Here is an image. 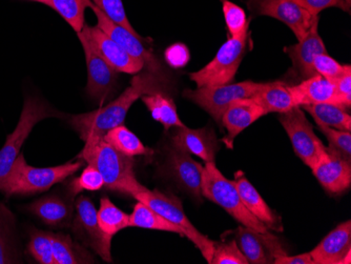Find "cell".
Wrapping results in <instances>:
<instances>
[{"label":"cell","instance_id":"cell-3","mask_svg":"<svg viewBox=\"0 0 351 264\" xmlns=\"http://www.w3.org/2000/svg\"><path fill=\"white\" fill-rule=\"evenodd\" d=\"M84 163V161L80 160L57 167H31L27 165L23 154H19L12 167L11 172L0 185V191L8 198L39 194L50 190L53 185L62 182L78 172Z\"/></svg>","mask_w":351,"mask_h":264},{"label":"cell","instance_id":"cell-30","mask_svg":"<svg viewBox=\"0 0 351 264\" xmlns=\"http://www.w3.org/2000/svg\"><path fill=\"white\" fill-rule=\"evenodd\" d=\"M104 139L119 153L132 158L136 156H147L153 155L154 153L153 149L145 147L139 138L128 128L124 127L123 124L110 130L104 136Z\"/></svg>","mask_w":351,"mask_h":264},{"label":"cell","instance_id":"cell-40","mask_svg":"<svg viewBox=\"0 0 351 264\" xmlns=\"http://www.w3.org/2000/svg\"><path fill=\"white\" fill-rule=\"evenodd\" d=\"M319 130L328 139L329 147L337 153L341 154L347 160L351 161V134L350 132L341 131L332 128L317 125Z\"/></svg>","mask_w":351,"mask_h":264},{"label":"cell","instance_id":"cell-9","mask_svg":"<svg viewBox=\"0 0 351 264\" xmlns=\"http://www.w3.org/2000/svg\"><path fill=\"white\" fill-rule=\"evenodd\" d=\"M279 121L289 135L297 156L313 169L320 160L326 147L315 135L304 111L301 106H295L291 111L280 114Z\"/></svg>","mask_w":351,"mask_h":264},{"label":"cell","instance_id":"cell-12","mask_svg":"<svg viewBox=\"0 0 351 264\" xmlns=\"http://www.w3.org/2000/svg\"><path fill=\"white\" fill-rule=\"evenodd\" d=\"M90 9L97 17V27L117 43L123 50L129 53L134 59L140 61L143 64L145 70L161 76H167L160 61L158 60L153 52L145 48L143 43L145 39L136 36L133 33L130 32L129 29L113 23L96 5H94V3L90 5Z\"/></svg>","mask_w":351,"mask_h":264},{"label":"cell","instance_id":"cell-10","mask_svg":"<svg viewBox=\"0 0 351 264\" xmlns=\"http://www.w3.org/2000/svg\"><path fill=\"white\" fill-rule=\"evenodd\" d=\"M75 211L76 213L71 226L76 239L82 242V245L90 248L104 261L110 263L113 261L110 251L113 237L106 234L100 228L97 210L92 200L88 197H79L75 204Z\"/></svg>","mask_w":351,"mask_h":264},{"label":"cell","instance_id":"cell-13","mask_svg":"<svg viewBox=\"0 0 351 264\" xmlns=\"http://www.w3.org/2000/svg\"><path fill=\"white\" fill-rule=\"evenodd\" d=\"M86 55L88 84L86 93L92 99L104 102L113 94L117 84V72L98 54L84 32L78 33Z\"/></svg>","mask_w":351,"mask_h":264},{"label":"cell","instance_id":"cell-39","mask_svg":"<svg viewBox=\"0 0 351 264\" xmlns=\"http://www.w3.org/2000/svg\"><path fill=\"white\" fill-rule=\"evenodd\" d=\"M349 67V64H341L327 53L317 55L313 59V70L315 74L321 75L331 82L339 78Z\"/></svg>","mask_w":351,"mask_h":264},{"label":"cell","instance_id":"cell-46","mask_svg":"<svg viewBox=\"0 0 351 264\" xmlns=\"http://www.w3.org/2000/svg\"><path fill=\"white\" fill-rule=\"evenodd\" d=\"M27 1H33V3H40L45 5V1H47V0H27Z\"/></svg>","mask_w":351,"mask_h":264},{"label":"cell","instance_id":"cell-38","mask_svg":"<svg viewBox=\"0 0 351 264\" xmlns=\"http://www.w3.org/2000/svg\"><path fill=\"white\" fill-rule=\"evenodd\" d=\"M210 264H248V261L240 251L236 240H232L224 243L215 242L214 253Z\"/></svg>","mask_w":351,"mask_h":264},{"label":"cell","instance_id":"cell-16","mask_svg":"<svg viewBox=\"0 0 351 264\" xmlns=\"http://www.w3.org/2000/svg\"><path fill=\"white\" fill-rule=\"evenodd\" d=\"M82 32L86 34L98 54L110 64L116 72L137 74L143 70V64L134 59L129 53L108 37L101 29L84 25Z\"/></svg>","mask_w":351,"mask_h":264},{"label":"cell","instance_id":"cell-6","mask_svg":"<svg viewBox=\"0 0 351 264\" xmlns=\"http://www.w3.org/2000/svg\"><path fill=\"white\" fill-rule=\"evenodd\" d=\"M62 114L55 110L45 100L36 96H27L17 127L8 135L7 141L0 149V185L11 172L12 167L21 154V147L32 130L38 122L51 117H60Z\"/></svg>","mask_w":351,"mask_h":264},{"label":"cell","instance_id":"cell-1","mask_svg":"<svg viewBox=\"0 0 351 264\" xmlns=\"http://www.w3.org/2000/svg\"><path fill=\"white\" fill-rule=\"evenodd\" d=\"M169 88L171 84L167 76H161L147 70L137 73L129 88L117 99L96 111L72 116L71 125L84 141L88 138L104 137L110 130L123 124L130 108L142 96L167 93Z\"/></svg>","mask_w":351,"mask_h":264},{"label":"cell","instance_id":"cell-42","mask_svg":"<svg viewBox=\"0 0 351 264\" xmlns=\"http://www.w3.org/2000/svg\"><path fill=\"white\" fill-rule=\"evenodd\" d=\"M333 82L336 86L339 104L345 110H349L351 106V67Z\"/></svg>","mask_w":351,"mask_h":264},{"label":"cell","instance_id":"cell-35","mask_svg":"<svg viewBox=\"0 0 351 264\" xmlns=\"http://www.w3.org/2000/svg\"><path fill=\"white\" fill-rule=\"evenodd\" d=\"M222 11L226 21V29L232 38L241 37L250 31V19H247L245 11L230 0H221Z\"/></svg>","mask_w":351,"mask_h":264},{"label":"cell","instance_id":"cell-44","mask_svg":"<svg viewBox=\"0 0 351 264\" xmlns=\"http://www.w3.org/2000/svg\"><path fill=\"white\" fill-rule=\"evenodd\" d=\"M274 263L276 264H315L311 254H300L295 256L282 255L276 258Z\"/></svg>","mask_w":351,"mask_h":264},{"label":"cell","instance_id":"cell-4","mask_svg":"<svg viewBox=\"0 0 351 264\" xmlns=\"http://www.w3.org/2000/svg\"><path fill=\"white\" fill-rule=\"evenodd\" d=\"M130 196L151 208L165 219L178 226L184 232V237L191 240L202 254L204 259L210 263L214 253L215 242L199 232L194 224L189 221L181 201L173 195L163 194L159 191H151L138 182L130 192Z\"/></svg>","mask_w":351,"mask_h":264},{"label":"cell","instance_id":"cell-17","mask_svg":"<svg viewBox=\"0 0 351 264\" xmlns=\"http://www.w3.org/2000/svg\"><path fill=\"white\" fill-rule=\"evenodd\" d=\"M173 149L195 155L205 163H215L217 152L220 149L218 138L212 129L193 130L187 128H176L171 136Z\"/></svg>","mask_w":351,"mask_h":264},{"label":"cell","instance_id":"cell-11","mask_svg":"<svg viewBox=\"0 0 351 264\" xmlns=\"http://www.w3.org/2000/svg\"><path fill=\"white\" fill-rule=\"evenodd\" d=\"M246 5L260 16L275 19L287 25L298 41L304 38L311 27L319 21V16L311 15L295 0H247Z\"/></svg>","mask_w":351,"mask_h":264},{"label":"cell","instance_id":"cell-36","mask_svg":"<svg viewBox=\"0 0 351 264\" xmlns=\"http://www.w3.org/2000/svg\"><path fill=\"white\" fill-rule=\"evenodd\" d=\"M104 188V180L96 167L88 165L82 174L73 179L69 184L71 196H76L84 191L95 192Z\"/></svg>","mask_w":351,"mask_h":264},{"label":"cell","instance_id":"cell-22","mask_svg":"<svg viewBox=\"0 0 351 264\" xmlns=\"http://www.w3.org/2000/svg\"><path fill=\"white\" fill-rule=\"evenodd\" d=\"M27 210L47 226L55 228L70 226L74 215L72 202L61 198L58 195L41 197L29 204Z\"/></svg>","mask_w":351,"mask_h":264},{"label":"cell","instance_id":"cell-24","mask_svg":"<svg viewBox=\"0 0 351 264\" xmlns=\"http://www.w3.org/2000/svg\"><path fill=\"white\" fill-rule=\"evenodd\" d=\"M234 183L248 212L254 215L266 228L282 232L281 220L279 217L268 206L265 200L247 178L244 175H237Z\"/></svg>","mask_w":351,"mask_h":264},{"label":"cell","instance_id":"cell-8","mask_svg":"<svg viewBox=\"0 0 351 264\" xmlns=\"http://www.w3.org/2000/svg\"><path fill=\"white\" fill-rule=\"evenodd\" d=\"M262 84L254 82H238L222 86H208L186 90L183 96L200 106L217 122H221L226 108L238 99L250 98L259 90Z\"/></svg>","mask_w":351,"mask_h":264},{"label":"cell","instance_id":"cell-2","mask_svg":"<svg viewBox=\"0 0 351 264\" xmlns=\"http://www.w3.org/2000/svg\"><path fill=\"white\" fill-rule=\"evenodd\" d=\"M77 158L99 171L108 190L129 195L139 181L134 172V160L104 141V137L86 139Z\"/></svg>","mask_w":351,"mask_h":264},{"label":"cell","instance_id":"cell-7","mask_svg":"<svg viewBox=\"0 0 351 264\" xmlns=\"http://www.w3.org/2000/svg\"><path fill=\"white\" fill-rule=\"evenodd\" d=\"M250 34L247 31L238 38L228 37L210 64L189 74V78L197 84V88L222 86L232 82L247 51Z\"/></svg>","mask_w":351,"mask_h":264},{"label":"cell","instance_id":"cell-41","mask_svg":"<svg viewBox=\"0 0 351 264\" xmlns=\"http://www.w3.org/2000/svg\"><path fill=\"white\" fill-rule=\"evenodd\" d=\"M165 58L171 68L182 69L189 64L191 55L186 45L178 43L169 45L165 50Z\"/></svg>","mask_w":351,"mask_h":264},{"label":"cell","instance_id":"cell-25","mask_svg":"<svg viewBox=\"0 0 351 264\" xmlns=\"http://www.w3.org/2000/svg\"><path fill=\"white\" fill-rule=\"evenodd\" d=\"M250 98L256 100L264 108L266 114H283L297 106L291 86L281 82L262 84L259 90Z\"/></svg>","mask_w":351,"mask_h":264},{"label":"cell","instance_id":"cell-20","mask_svg":"<svg viewBox=\"0 0 351 264\" xmlns=\"http://www.w3.org/2000/svg\"><path fill=\"white\" fill-rule=\"evenodd\" d=\"M351 252V221L343 222L311 252L313 262L320 264H339Z\"/></svg>","mask_w":351,"mask_h":264},{"label":"cell","instance_id":"cell-5","mask_svg":"<svg viewBox=\"0 0 351 264\" xmlns=\"http://www.w3.org/2000/svg\"><path fill=\"white\" fill-rule=\"evenodd\" d=\"M202 196L224 208L242 226L260 232H268V228L244 206L234 181L228 180L215 163L204 165Z\"/></svg>","mask_w":351,"mask_h":264},{"label":"cell","instance_id":"cell-15","mask_svg":"<svg viewBox=\"0 0 351 264\" xmlns=\"http://www.w3.org/2000/svg\"><path fill=\"white\" fill-rule=\"evenodd\" d=\"M311 169L317 181L330 194H342L350 188L351 161L330 147H326L320 160Z\"/></svg>","mask_w":351,"mask_h":264},{"label":"cell","instance_id":"cell-33","mask_svg":"<svg viewBox=\"0 0 351 264\" xmlns=\"http://www.w3.org/2000/svg\"><path fill=\"white\" fill-rule=\"evenodd\" d=\"M97 217L101 230L112 237L130 226V215L118 208L108 197L100 199Z\"/></svg>","mask_w":351,"mask_h":264},{"label":"cell","instance_id":"cell-43","mask_svg":"<svg viewBox=\"0 0 351 264\" xmlns=\"http://www.w3.org/2000/svg\"><path fill=\"white\" fill-rule=\"evenodd\" d=\"M295 1L313 16H319L321 12L328 8H339L343 10L342 0H295Z\"/></svg>","mask_w":351,"mask_h":264},{"label":"cell","instance_id":"cell-34","mask_svg":"<svg viewBox=\"0 0 351 264\" xmlns=\"http://www.w3.org/2000/svg\"><path fill=\"white\" fill-rule=\"evenodd\" d=\"M27 252L35 261L40 264L55 263L53 255L52 241L50 232L32 228L29 230V240Z\"/></svg>","mask_w":351,"mask_h":264},{"label":"cell","instance_id":"cell-45","mask_svg":"<svg viewBox=\"0 0 351 264\" xmlns=\"http://www.w3.org/2000/svg\"><path fill=\"white\" fill-rule=\"evenodd\" d=\"M343 10L342 11L350 13L351 10V0H342Z\"/></svg>","mask_w":351,"mask_h":264},{"label":"cell","instance_id":"cell-32","mask_svg":"<svg viewBox=\"0 0 351 264\" xmlns=\"http://www.w3.org/2000/svg\"><path fill=\"white\" fill-rule=\"evenodd\" d=\"M92 3L90 0H47L45 5L57 12L78 34L86 25V10Z\"/></svg>","mask_w":351,"mask_h":264},{"label":"cell","instance_id":"cell-31","mask_svg":"<svg viewBox=\"0 0 351 264\" xmlns=\"http://www.w3.org/2000/svg\"><path fill=\"white\" fill-rule=\"evenodd\" d=\"M130 226L132 228H147V230H163V232H175L184 236L183 230L173 222L165 219V217L156 213L149 206L138 201L134 206L133 213L130 215Z\"/></svg>","mask_w":351,"mask_h":264},{"label":"cell","instance_id":"cell-23","mask_svg":"<svg viewBox=\"0 0 351 264\" xmlns=\"http://www.w3.org/2000/svg\"><path fill=\"white\" fill-rule=\"evenodd\" d=\"M291 90L297 106L320 104L341 106L337 97L335 82L319 74L306 78L297 86H291Z\"/></svg>","mask_w":351,"mask_h":264},{"label":"cell","instance_id":"cell-21","mask_svg":"<svg viewBox=\"0 0 351 264\" xmlns=\"http://www.w3.org/2000/svg\"><path fill=\"white\" fill-rule=\"evenodd\" d=\"M319 21L309 29L306 36L298 41L297 45L284 49L286 54L291 57L293 67L305 80L315 74L313 70V59L317 55L327 53L324 41L317 31Z\"/></svg>","mask_w":351,"mask_h":264},{"label":"cell","instance_id":"cell-18","mask_svg":"<svg viewBox=\"0 0 351 264\" xmlns=\"http://www.w3.org/2000/svg\"><path fill=\"white\" fill-rule=\"evenodd\" d=\"M167 169L183 190L200 201L202 198V179L204 165L191 158L184 152L173 149L167 155Z\"/></svg>","mask_w":351,"mask_h":264},{"label":"cell","instance_id":"cell-37","mask_svg":"<svg viewBox=\"0 0 351 264\" xmlns=\"http://www.w3.org/2000/svg\"><path fill=\"white\" fill-rule=\"evenodd\" d=\"M93 3L113 23L129 29L130 32L133 33L136 36L145 39L141 35L136 32V29L130 23L129 19L126 16L125 9H124L122 0H93Z\"/></svg>","mask_w":351,"mask_h":264},{"label":"cell","instance_id":"cell-27","mask_svg":"<svg viewBox=\"0 0 351 264\" xmlns=\"http://www.w3.org/2000/svg\"><path fill=\"white\" fill-rule=\"evenodd\" d=\"M53 255L56 264L95 263L94 257L86 246L77 243L62 232H50Z\"/></svg>","mask_w":351,"mask_h":264},{"label":"cell","instance_id":"cell-19","mask_svg":"<svg viewBox=\"0 0 351 264\" xmlns=\"http://www.w3.org/2000/svg\"><path fill=\"white\" fill-rule=\"evenodd\" d=\"M264 115H266L264 108L252 98L232 102L221 118V123L228 131V135L222 139L224 145L232 149L237 136Z\"/></svg>","mask_w":351,"mask_h":264},{"label":"cell","instance_id":"cell-28","mask_svg":"<svg viewBox=\"0 0 351 264\" xmlns=\"http://www.w3.org/2000/svg\"><path fill=\"white\" fill-rule=\"evenodd\" d=\"M141 99L154 120L160 122L165 130L185 127L179 117L175 102L167 93H155L151 95L142 96Z\"/></svg>","mask_w":351,"mask_h":264},{"label":"cell","instance_id":"cell-14","mask_svg":"<svg viewBox=\"0 0 351 264\" xmlns=\"http://www.w3.org/2000/svg\"><path fill=\"white\" fill-rule=\"evenodd\" d=\"M236 242L248 263H274L285 255L279 239L269 232H260L242 226L236 232Z\"/></svg>","mask_w":351,"mask_h":264},{"label":"cell","instance_id":"cell-26","mask_svg":"<svg viewBox=\"0 0 351 264\" xmlns=\"http://www.w3.org/2000/svg\"><path fill=\"white\" fill-rule=\"evenodd\" d=\"M21 262L15 216L5 204L0 202V264Z\"/></svg>","mask_w":351,"mask_h":264},{"label":"cell","instance_id":"cell-29","mask_svg":"<svg viewBox=\"0 0 351 264\" xmlns=\"http://www.w3.org/2000/svg\"><path fill=\"white\" fill-rule=\"evenodd\" d=\"M311 114L317 125L332 128L341 131H351V117L342 106L331 104H309L301 106Z\"/></svg>","mask_w":351,"mask_h":264}]
</instances>
